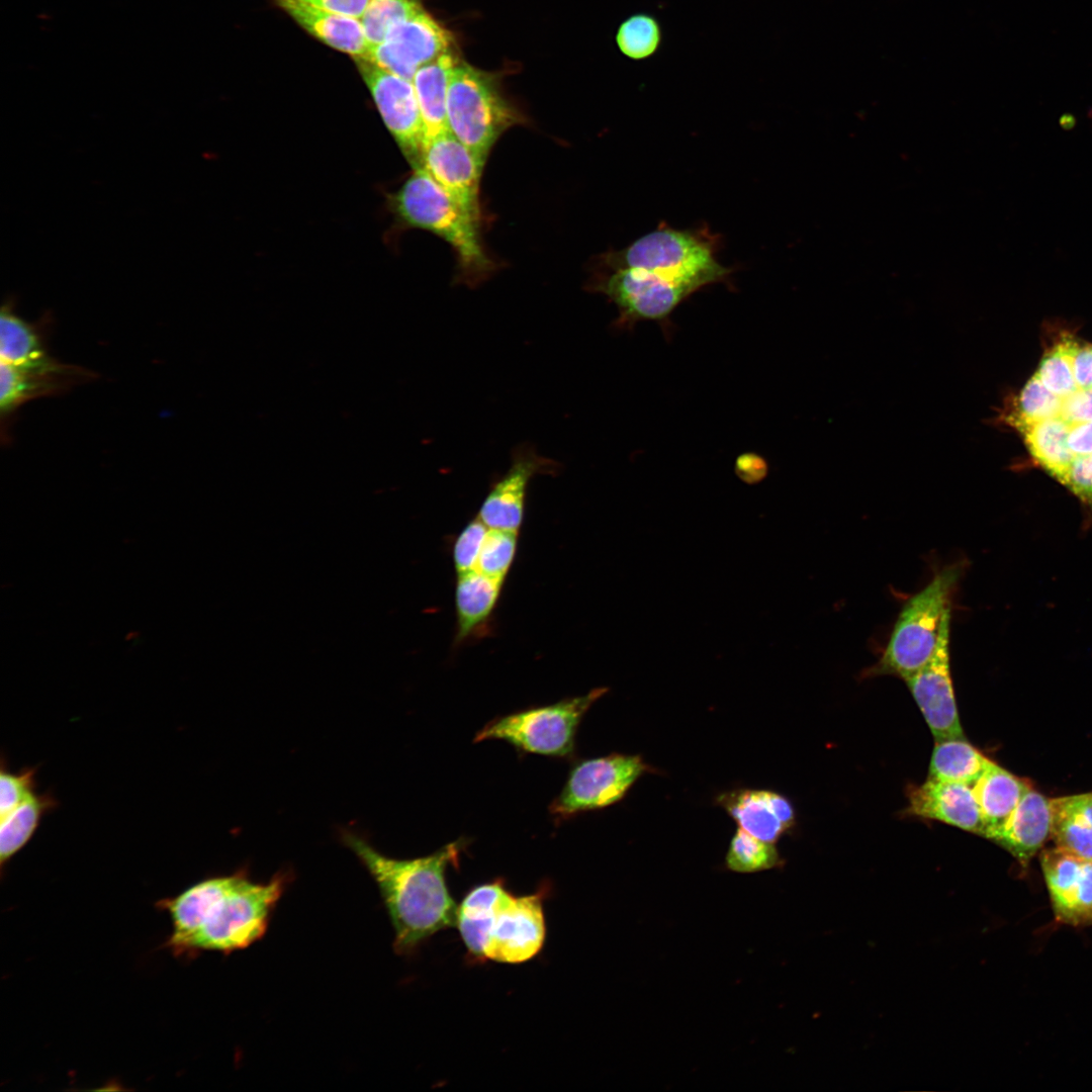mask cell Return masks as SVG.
<instances>
[{
  "mask_svg": "<svg viewBox=\"0 0 1092 1092\" xmlns=\"http://www.w3.org/2000/svg\"><path fill=\"white\" fill-rule=\"evenodd\" d=\"M291 882L280 872L255 882L245 870L200 881L173 898L158 902L167 910L173 931L167 946L177 954L202 950L231 953L261 939L277 903Z\"/></svg>",
  "mask_w": 1092,
  "mask_h": 1092,
  "instance_id": "cell-1",
  "label": "cell"
},
{
  "mask_svg": "<svg viewBox=\"0 0 1092 1092\" xmlns=\"http://www.w3.org/2000/svg\"><path fill=\"white\" fill-rule=\"evenodd\" d=\"M341 838L379 890L393 928L395 952L412 954L438 931L456 925L458 905L449 892L446 872L458 864L462 841L426 856L398 859L379 852L354 832L342 831Z\"/></svg>",
  "mask_w": 1092,
  "mask_h": 1092,
  "instance_id": "cell-2",
  "label": "cell"
},
{
  "mask_svg": "<svg viewBox=\"0 0 1092 1092\" xmlns=\"http://www.w3.org/2000/svg\"><path fill=\"white\" fill-rule=\"evenodd\" d=\"M545 889L516 896L502 880L472 888L458 906L456 927L468 952L479 961L521 964L543 947Z\"/></svg>",
  "mask_w": 1092,
  "mask_h": 1092,
  "instance_id": "cell-3",
  "label": "cell"
},
{
  "mask_svg": "<svg viewBox=\"0 0 1092 1092\" xmlns=\"http://www.w3.org/2000/svg\"><path fill=\"white\" fill-rule=\"evenodd\" d=\"M721 236L708 226L677 230L660 224L622 250L606 253L607 270L634 268L655 273L696 291L724 283L731 285L735 271L717 258Z\"/></svg>",
  "mask_w": 1092,
  "mask_h": 1092,
  "instance_id": "cell-4",
  "label": "cell"
},
{
  "mask_svg": "<svg viewBox=\"0 0 1092 1092\" xmlns=\"http://www.w3.org/2000/svg\"><path fill=\"white\" fill-rule=\"evenodd\" d=\"M965 567L962 560L943 566L908 599L880 660L868 673L891 674L904 680L930 660L944 626L950 623L953 595Z\"/></svg>",
  "mask_w": 1092,
  "mask_h": 1092,
  "instance_id": "cell-5",
  "label": "cell"
},
{
  "mask_svg": "<svg viewBox=\"0 0 1092 1092\" xmlns=\"http://www.w3.org/2000/svg\"><path fill=\"white\" fill-rule=\"evenodd\" d=\"M393 209L405 224L429 231L456 252L461 279L469 285L484 280L493 265L473 220L423 168H415L392 197Z\"/></svg>",
  "mask_w": 1092,
  "mask_h": 1092,
  "instance_id": "cell-6",
  "label": "cell"
},
{
  "mask_svg": "<svg viewBox=\"0 0 1092 1092\" xmlns=\"http://www.w3.org/2000/svg\"><path fill=\"white\" fill-rule=\"evenodd\" d=\"M447 117L450 131L482 167L499 136L522 121L492 76L460 62L449 80Z\"/></svg>",
  "mask_w": 1092,
  "mask_h": 1092,
  "instance_id": "cell-7",
  "label": "cell"
},
{
  "mask_svg": "<svg viewBox=\"0 0 1092 1092\" xmlns=\"http://www.w3.org/2000/svg\"><path fill=\"white\" fill-rule=\"evenodd\" d=\"M607 692L606 688H597L583 696L496 718L476 733L474 742L499 739L530 753L569 756L580 721Z\"/></svg>",
  "mask_w": 1092,
  "mask_h": 1092,
  "instance_id": "cell-8",
  "label": "cell"
},
{
  "mask_svg": "<svg viewBox=\"0 0 1092 1092\" xmlns=\"http://www.w3.org/2000/svg\"><path fill=\"white\" fill-rule=\"evenodd\" d=\"M652 770L640 755L612 753L581 760L569 771L564 787L550 805V813L562 820L614 805L640 777Z\"/></svg>",
  "mask_w": 1092,
  "mask_h": 1092,
  "instance_id": "cell-9",
  "label": "cell"
},
{
  "mask_svg": "<svg viewBox=\"0 0 1092 1092\" xmlns=\"http://www.w3.org/2000/svg\"><path fill=\"white\" fill-rule=\"evenodd\" d=\"M592 285L593 290L605 294L617 306L615 327L627 330L642 321L668 326L675 308L697 292L655 273L634 268L607 270Z\"/></svg>",
  "mask_w": 1092,
  "mask_h": 1092,
  "instance_id": "cell-10",
  "label": "cell"
},
{
  "mask_svg": "<svg viewBox=\"0 0 1092 1092\" xmlns=\"http://www.w3.org/2000/svg\"><path fill=\"white\" fill-rule=\"evenodd\" d=\"M355 62L386 127L403 155L414 169L422 167L425 132L413 81L364 59H356Z\"/></svg>",
  "mask_w": 1092,
  "mask_h": 1092,
  "instance_id": "cell-11",
  "label": "cell"
},
{
  "mask_svg": "<svg viewBox=\"0 0 1092 1092\" xmlns=\"http://www.w3.org/2000/svg\"><path fill=\"white\" fill-rule=\"evenodd\" d=\"M83 366L63 363L53 356L20 364L0 361V413L2 426L24 403L64 394L97 379Z\"/></svg>",
  "mask_w": 1092,
  "mask_h": 1092,
  "instance_id": "cell-12",
  "label": "cell"
},
{
  "mask_svg": "<svg viewBox=\"0 0 1092 1092\" xmlns=\"http://www.w3.org/2000/svg\"><path fill=\"white\" fill-rule=\"evenodd\" d=\"M451 44V34L422 9L396 26L382 42L369 48L361 59L413 81L422 66L449 52Z\"/></svg>",
  "mask_w": 1092,
  "mask_h": 1092,
  "instance_id": "cell-13",
  "label": "cell"
},
{
  "mask_svg": "<svg viewBox=\"0 0 1092 1092\" xmlns=\"http://www.w3.org/2000/svg\"><path fill=\"white\" fill-rule=\"evenodd\" d=\"M949 631L950 623L930 660L904 679L935 741L965 737L950 674Z\"/></svg>",
  "mask_w": 1092,
  "mask_h": 1092,
  "instance_id": "cell-14",
  "label": "cell"
},
{
  "mask_svg": "<svg viewBox=\"0 0 1092 1092\" xmlns=\"http://www.w3.org/2000/svg\"><path fill=\"white\" fill-rule=\"evenodd\" d=\"M558 470L559 463L538 454L533 445L517 446L510 468L491 485L477 517L488 528L518 532L531 479L540 474L555 475Z\"/></svg>",
  "mask_w": 1092,
  "mask_h": 1092,
  "instance_id": "cell-15",
  "label": "cell"
},
{
  "mask_svg": "<svg viewBox=\"0 0 1092 1092\" xmlns=\"http://www.w3.org/2000/svg\"><path fill=\"white\" fill-rule=\"evenodd\" d=\"M1039 860L1056 919L1092 925V861L1058 846L1042 849Z\"/></svg>",
  "mask_w": 1092,
  "mask_h": 1092,
  "instance_id": "cell-16",
  "label": "cell"
},
{
  "mask_svg": "<svg viewBox=\"0 0 1092 1092\" xmlns=\"http://www.w3.org/2000/svg\"><path fill=\"white\" fill-rule=\"evenodd\" d=\"M422 167L479 223V182L483 167L450 130L425 143Z\"/></svg>",
  "mask_w": 1092,
  "mask_h": 1092,
  "instance_id": "cell-17",
  "label": "cell"
},
{
  "mask_svg": "<svg viewBox=\"0 0 1092 1092\" xmlns=\"http://www.w3.org/2000/svg\"><path fill=\"white\" fill-rule=\"evenodd\" d=\"M906 814L937 820L983 836L981 812L971 785L928 778L908 791Z\"/></svg>",
  "mask_w": 1092,
  "mask_h": 1092,
  "instance_id": "cell-18",
  "label": "cell"
},
{
  "mask_svg": "<svg viewBox=\"0 0 1092 1092\" xmlns=\"http://www.w3.org/2000/svg\"><path fill=\"white\" fill-rule=\"evenodd\" d=\"M716 801L738 827L767 842L776 843L795 823L791 801L769 790H733Z\"/></svg>",
  "mask_w": 1092,
  "mask_h": 1092,
  "instance_id": "cell-19",
  "label": "cell"
},
{
  "mask_svg": "<svg viewBox=\"0 0 1092 1092\" xmlns=\"http://www.w3.org/2000/svg\"><path fill=\"white\" fill-rule=\"evenodd\" d=\"M1051 799L1030 788L993 841L1026 867L1051 837Z\"/></svg>",
  "mask_w": 1092,
  "mask_h": 1092,
  "instance_id": "cell-20",
  "label": "cell"
},
{
  "mask_svg": "<svg viewBox=\"0 0 1092 1092\" xmlns=\"http://www.w3.org/2000/svg\"><path fill=\"white\" fill-rule=\"evenodd\" d=\"M299 26L325 44L356 59L364 58L368 43L360 19L337 14L302 0H274Z\"/></svg>",
  "mask_w": 1092,
  "mask_h": 1092,
  "instance_id": "cell-21",
  "label": "cell"
},
{
  "mask_svg": "<svg viewBox=\"0 0 1092 1092\" xmlns=\"http://www.w3.org/2000/svg\"><path fill=\"white\" fill-rule=\"evenodd\" d=\"M1030 788L1026 781L991 762L972 785L983 820L984 837L993 840L999 834Z\"/></svg>",
  "mask_w": 1092,
  "mask_h": 1092,
  "instance_id": "cell-22",
  "label": "cell"
},
{
  "mask_svg": "<svg viewBox=\"0 0 1092 1092\" xmlns=\"http://www.w3.org/2000/svg\"><path fill=\"white\" fill-rule=\"evenodd\" d=\"M457 62L449 51L422 66L413 79L423 118L425 143L450 130L447 95L450 76Z\"/></svg>",
  "mask_w": 1092,
  "mask_h": 1092,
  "instance_id": "cell-23",
  "label": "cell"
},
{
  "mask_svg": "<svg viewBox=\"0 0 1092 1092\" xmlns=\"http://www.w3.org/2000/svg\"><path fill=\"white\" fill-rule=\"evenodd\" d=\"M503 583L504 580L490 577L478 570L457 574L456 643L466 640L487 621L496 605Z\"/></svg>",
  "mask_w": 1092,
  "mask_h": 1092,
  "instance_id": "cell-24",
  "label": "cell"
},
{
  "mask_svg": "<svg viewBox=\"0 0 1092 1092\" xmlns=\"http://www.w3.org/2000/svg\"><path fill=\"white\" fill-rule=\"evenodd\" d=\"M1056 846L1092 861V793L1051 799Z\"/></svg>",
  "mask_w": 1092,
  "mask_h": 1092,
  "instance_id": "cell-25",
  "label": "cell"
},
{
  "mask_svg": "<svg viewBox=\"0 0 1092 1092\" xmlns=\"http://www.w3.org/2000/svg\"><path fill=\"white\" fill-rule=\"evenodd\" d=\"M13 300H6L0 313V361L20 364L49 356L48 337L51 317L35 323L15 312Z\"/></svg>",
  "mask_w": 1092,
  "mask_h": 1092,
  "instance_id": "cell-26",
  "label": "cell"
},
{
  "mask_svg": "<svg viewBox=\"0 0 1092 1092\" xmlns=\"http://www.w3.org/2000/svg\"><path fill=\"white\" fill-rule=\"evenodd\" d=\"M1069 429L1061 417L1018 428L1035 462L1060 483L1076 457L1068 446Z\"/></svg>",
  "mask_w": 1092,
  "mask_h": 1092,
  "instance_id": "cell-27",
  "label": "cell"
},
{
  "mask_svg": "<svg viewBox=\"0 0 1092 1092\" xmlns=\"http://www.w3.org/2000/svg\"><path fill=\"white\" fill-rule=\"evenodd\" d=\"M991 762L965 737L935 741L928 778L972 786Z\"/></svg>",
  "mask_w": 1092,
  "mask_h": 1092,
  "instance_id": "cell-28",
  "label": "cell"
},
{
  "mask_svg": "<svg viewBox=\"0 0 1092 1092\" xmlns=\"http://www.w3.org/2000/svg\"><path fill=\"white\" fill-rule=\"evenodd\" d=\"M57 800L48 793L33 794L25 802L1 817V869L31 839L42 817L56 808Z\"/></svg>",
  "mask_w": 1092,
  "mask_h": 1092,
  "instance_id": "cell-29",
  "label": "cell"
},
{
  "mask_svg": "<svg viewBox=\"0 0 1092 1092\" xmlns=\"http://www.w3.org/2000/svg\"><path fill=\"white\" fill-rule=\"evenodd\" d=\"M781 862L776 843L761 840L740 827L732 836L725 856L726 868L739 874L770 870Z\"/></svg>",
  "mask_w": 1092,
  "mask_h": 1092,
  "instance_id": "cell-30",
  "label": "cell"
},
{
  "mask_svg": "<svg viewBox=\"0 0 1092 1092\" xmlns=\"http://www.w3.org/2000/svg\"><path fill=\"white\" fill-rule=\"evenodd\" d=\"M1063 398L1049 390L1034 374L1023 386L1013 410L1004 413V422L1018 429L1022 426L1061 416Z\"/></svg>",
  "mask_w": 1092,
  "mask_h": 1092,
  "instance_id": "cell-31",
  "label": "cell"
},
{
  "mask_svg": "<svg viewBox=\"0 0 1092 1092\" xmlns=\"http://www.w3.org/2000/svg\"><path fill=\"white\" fill-rule=\"evenodd\" d=\"M422 9L420 0H370L360 18L368 49Z\"/></svg>",
  "mask_w": 1092,
  "mask_h": 1092,
  "instance_id": "cell-32",
  "label": "cell"
},
{
  "mask_svg": "<svg viewBox=\"0 0 1092 1092\" xmlns=\"http://www.w3.org/2000/svg\"><path fill=\"white\" fill-rule=\"evenodd\" d=\"M620 51L633 60H642L652 56L661 41V30L657 20L647 14H635L627 18L617 32Z\"/></svg>",
  "mask_w": 1092,
  "mask_h": 1092,
  "instance_id": "cell-33",
  "label": "cell"
},
{
  "mask_svg": "<svg viewBox=\"0 0 1092 1092\" xmlns=\"http://www.w3.org/2000/svg\"><path fill=\"white\" fill-rule=\"evenodd\" d=\"M1043 385L1061 398L1078 389L1070 353V339H1064L1041 359L1035 373Z\"/></svg>",
  "mask_w": 1092,
  "mask_h": 1092,
  "instance_id": "cell-34",
  "label": "cell"
},
{
  "mask_svg": "<svg viewBox=\"0 0 1092 1092\" xmlns=\"http://www.w3.org/2000/svg\"><path fill=\"white\" fill-rule=\"evenodd\" d=\"M517 538V531L489 528L478 557L476 570L504 580L516 554Z\"/></svg>",
  "mask_w": 1092,
  "mask_h": 1092,
  "instance_id": "cell-35",
  "label": "cell"
},
{
  "mask_svg": "<svg viewBox=\"0 0 1092 1092\" xmlns=\"http://www.w3.org/2000/svg\"><path fill=\"white\" fill-rule=\"evenodd\" d=\"M488 529L476 517L460 532L453 546V563L457 574L476 570L478 557Z\"/></svg>",
  "mask_w": 1092,
  "mask_h": 1092,
  "instance_id": "cell-36",
  "label": "cell"
},
{
  "mask_svg": "<svg viewBox=\"0 0 1092 1092\" xmlns=\"http://www.w3.org/2000/svg\"><path fill=\"white\" fill-rule=\"evenodd\" d=\"M35 767H24L12 772L2 761L0 774V817L25 802L34 793Z\"/></svg>",
  "mask_w": 1092,
  "mask_h": 1092,
  "instance_id": "cell-37",
  "label": "cell"
},
{
  "mask_svg": "<svg viewBox=\"0 0 1092 1092\" xmlns=\"http://www.w3.org/2000/svg\"><path fill=\"white\" fill-rule=\"evenodd\" d=\"M1092 515V454L1076 456L1061 482Z\"/></svg>",
  "mask_w": 1092,
  "mask_h": 1092,
  "instance_id": "cell-38",
  "label": "cell"
},
{
  "mask_svg": "<svg viewBox=\"0 0 1092 1092\" xmlns=\"http://www.w3.org/2000/svg\"><path fill=\"white\" fill-rule=\"evenodd\" d=\"M1060 417L1070 425L1092 421V387L1078 388L1063 398Z\"/></svg>",
  "mask_w": 1092,
  "mask_h": 1092,
  "instance_id": "cell-39",
  "label": "cell"
},
{
  "mask_svg": "<svg viewBox=\"0 0 1092 1092\" xmlns=\"http://www.w3.org/2000/svg\"><path fill=\"white\" fill-rule=\"evenodd\" d=\"M1073 373L1078 388L1092 387V344H1078L1070 339Z\"/></svg>",
  "mask_w": 1092,
  "mask_h": 1092,
  "instance_id": "cell-40",
  "label": "cell"
},
{
  "mask_svg": "<svg viewBox=\"0 0 1092 1092\" xmlns=\"http://www.w3.org/2000/svg\"><path fill=\"white\" fill-rule=\"evenodd\" d=\"M767 469L765 460L755 453H744L737 458L735 463L736 474L747 483L762 480L767 474Z\"/></svg>",
  "mask_w": 1092,
  "mask_h": 1092,
  "instance_id": "cell-41",
  "label": "cell"
},
{
  "mask_svg": "<svg viewBox=\"0 0 1092 1092\" xmlns=\"http://www.w3.org/2000/svg\"><path fill=\"white\" fill-rule=\"evenodd\" d=\"M1068 446L1075 456L1092 454V421L1070 425Z\"/></svg>",
  "mask_w": 1092,
  "mask_h": 1092,
  "instance_id": "cell-42",
  "label": "cell"
},
{
  "mask_svg": "<svg viewBox=\"0 0 1092 1092\" xmlns=\"http://www.w3.org/2000/svg\"><path fill=\"white\" fill-rule=\"evenodd\" d=\"M313 6L360 19L370 0H302Z\"/></svg>",
  "mask_w": 1092,
  "mask_h": 1092,
  "instance_id": "cell-43",
  "label": "cell"
},
{
  "mask_svg": "<svg viewBox=\"0 0 1092 1092\" xmlns=\"http://www.w3.org/2000/svg\"><path fill=\"white\" fill-rule=\"evenodd\" d=\"M1060 123L1063 128L1070 129L1074 127L1076 120L1072 114H1064L1060 119Z\"/></svg>",
  "mask_w": 1092,
  "mask_h": 1092,
  "instance_id": "cell-44",
  "label": "cell"
}]
</instances>
